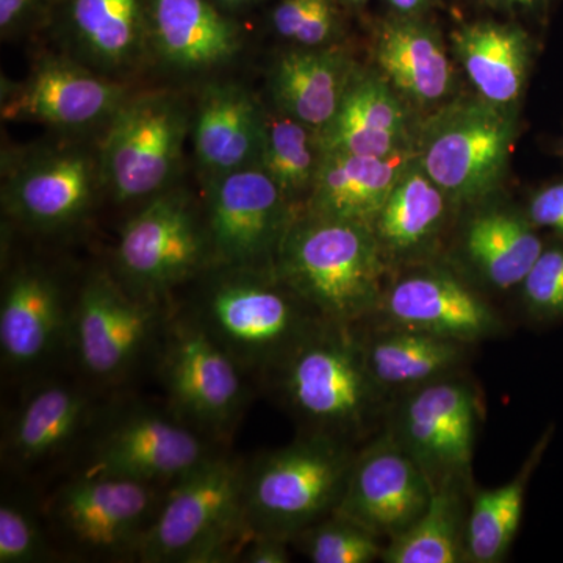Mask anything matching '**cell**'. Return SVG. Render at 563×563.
<instances>
[{
  "label": "cell",
  "instance_id": "obj_12",
  "mask_svg": "<svg viewBox=\"0 0 563 563\" xmlns=\"http://www.w3.org/2000/svg\"><path fill=\"white\" fill-rule=\"evenodd\" d=\"M292 203L261 166L211 177L206 192L211 268L274 272Z\"/></svg>",
  "mask_w": 563,
  "mask_h": 563
},
{
  "label": "cell",
  "instance_id": "obj_22",
  "mask_svg": "<svg viewBox=\"0 0 563 563\" xmlns=\"http://www.w3.org/2000/svg\"><path fill=\"white\" fill-rule=\"evenodd\" d=\"M413 161L409 147L385 157L322 152L306 211L373 229L393 188Z\"/></svg>",
  "mask_w": 563,
  "mask_h": 563
},
{
  "label": "cell",
  "instance_id": "obj_29",
  "mask_svg": "<svg viewBox=\"0 0 563 563\" xmlns=\"http://www.w3.org/2000/svg\"><path fill=\"white\" fill-rule=\"evenodd\" d=\"M376 58L393 87L422 106L443 99L453 85V68L439 33L409 14L380 25Z\"/></svg>",
  "mask_w": 563,
  "mask_h": 563
},
{
  "label": "cell",
  "instance_id": "obj_32",
  "mask_svg": "<svg viewBox=\"0 0 563 563\" xmlns=\"http://www.w3.org/2000/svg\"><path fill=\"white\" fill-rule=\"evenodd\" d=\"M448 202L450 199L415 158L374 222L373 232L385 261L413 257L435 242L446 220Z\"/></svg>",
  "mask_w": 563,
  "mask_h": 563
},
{
  "label": "cell",
  "instance_id": "obj_17",
  "mask_svg": "<svg viewBox=\"0 0 563 563\" xmlns=\"http://www.w3.org/2000/svg\"><path fill=\"white\" fill-rule=\"evenodd\" d=\"M369 320L466 346L504 332L503 318L479 292L453 273L437 268L406 274L385 287L379 309Z\"/></svg>",
  "mask_w": 563,
  "mask_h": 563
},
{
  "label": "cell",
  "instance_id": "obj_4",
  "mask_svg": "<svg viewBox=\"0 0 563 563\" xmlns=\"http://www.w3.org/2000/svg\"><path fill=\"white\" fill-rule=\"evenodd\" d=\"M246 463L214 454L174 481L140 544V562L211 563L240 558L254 537L244 518Z\"/></svg>",
  "mask_w": 563,
  "mask_h": 563
},
{
  "label": "cell",
  "instance_id": "obj_40",
  "mask_svg": "<svg viewBox=\"0 0 563 563\" xmlns=\"http://www.w3.org/2000/svg\"><path fill=\"white\" fill-rule=\"evenodd\" d=\"M52 0H0V32L5 36L31 27L49 9Z\"/></svg>",
  "mask_w": 563,
  "mask_h": 563
},
{
  "label": "cell",
  "instance_id": "obj_1",
  "mask_svg": "<svg viewBox=\"0 0 563 563\" xmlns=\"http://www.w3.org/2000/svg\"><path fill=\"white\" fill-rule=\"evenodd\" d=\"M269 376L306 433L357 448L387 415L388 402L368 372L357 325L322 321Z\"/></svg>",
  "mask_w": 563,
  "mask_h": 563
},
{
  "label": "cell",
  "instance_id": "obj_18",
  "mask_svg": "<svg viewBox=\"0 0 563 563\" xmlns=\"http://www.w3.org/2000/svg\"><path fill=\"white\" fill-rule=\"evenodd\" d=\"M73 302L38 266L14 269L0 299V357L11 373H33L69 347Z\"/></svg>",
  "mask_w": 563,
  "mask_h": 563
},
{
  "label": "cell",
  "instance_id": "obj_8",
  "mask_svg": "<svg viewBox=\"0 0 563 563\" xmlns=\"http://www.w3.org/2000/svg\"><path fill=\"white\" fill-rule=\"evenodd\" d=\"M483 399L461 373L393 399L385 429L428 476L444 485L473 488V459L483 421Z\"/></svg>",
  "mask_w": 563,
  "mask_h": 563
},
{
  "label": "cell",
  "instance_id": "obj_25",
  "mask_svg": "<svg viewBox=\"0 0 563 563\" xmlns=\"http://www.w3.org/2000/svg\"><path fill=\"white\" fill-rule=\"evenodd\" d=\"M354 76L350 58L333 47L287 52L269 77L274 106L320 133L339 111Z\"/></svg>",
  "mask_w": 563,
  "mask_h": 563
},
{
  "label": "cell",
  "instance_id": "obj_42",
  "mask_svg": "<svg viewBox=\"0 0 563 563\" xmlns=\"http://www.w3.org/2000/svg\"><path fill=\"white\" fill-rule=\"evenodd\" d=\"M388 3L398 11L399 14H412L418 13L431 3V0H388Z\"/></svg>",
  "mask_w": 563,
  "mask_h": 563
},
{
  "label": "cell",
  "instance_id": "obj_39",
  "mask_svg": "<svg viewBox=\"0 0 563 563\" xmlns=\"http://www.w3.org/2000/svg\"><path fill=\"white\" fill-rule=\"evenodd\" d=\"M528 217L537 228L550 229L563 239V181L536 192L529 203Z\"/></svg>",
  "mask_w": 563,
  "mask_h": 563
},
{
  "label": "cell",
  "instance_id": "obj_16",
  "mask_svg": "<svg viewBox=\"0 0 563 563\" xmlns=\"http://www.w3.org/2000/svg\"><path fill=\"white\" fill-rule=\"evenodd\" d=\"M101 185L99 157L80 147L44 150L25 157L9 174L3 209L31 231L58 232L87 217Z\"/></svg>",
  "mask_w": 563,
  "mask_h": 563
},
{
  "label": "cell",
  "instance_id": "obj_21",
  "mask_svg": "<svg viewBox=\"0 0 563 563\" xmlns=\"http://www.w3.org/2000/svg\"><path fill=\"white\" fill-rule=\"evenodd\" d=\"M95 402L87 388L68 383L33 388L10 420L3 459L16 468H33L68 451L95 422Z\"/></svg>",
  "mask_w": 563,
  "mask_h": 563
},
{
  "label": "cell",
  "instance_id": "obj_33",
  "mask_svg": "<svg viewBox=\"0 0 563 563\" xmlns=\"http://www.w3.org/2000/svg\"><path fill=\"white\" fill-rule=\"evenodd\" d=\"M473 488L444 485L407 531L388 540L385 563H468L466 526Z\"/></svg>",
  "mask_w": 563,
  "mask_h": 563
},
{
  "label": "cell",
  "instance_id": "obj_36",
  "mask_svg": "<svg viewBox=\"0 0 563 563\" xmlns=\"http://www.w3.org/2000/svg\"><path fill=\"white\" fill-rule=\"evenodd\" d=\"M526 317L536 324L563 321V239L544 244L520 287Z\"/></svg>",
  "mask_w": 563,
  "mask_h": 563
},
{
  "label": "cell",
  "instance_id": "obj_2",
  "mask_svg": "<svg viewBox=\"0 0 563 563\" xmlns=\"http://www.w3.org/2000/svg\"><path fill=\"white\" fill-rule=\"evenodd\" d=\"M387 273L373 229L303 211L282 240L274 274L322 320L357 325L379 309Z\"/></svg>",
  "mask_w": 563,
  "mask_h": 563
},
{
  "label": "cell",
  "instance_id": "obj_10",
  "mask_svg": "<svg viewBox=\"0 0 563 563\" xmlns=\"http://www.w3.org/2000/svg\"><path fill=\"white\" fill-rule=\"evenodd\" d=\"M190 129V114L177 96L125 99L107 122L99 150L102 184L118 202L158 195L179 166Z\"/></svg>",
  "mask_w": 563,
  "mask_h": 563
},
{
  "label": "cell",
  "instance_id": "obj_45",
  "mask_svg": "<svg viewBox=\"0 0 563 563\" xmlns=\"http://www.w3.org/2000/svg\"><path fill=\"white\" fill-rule=\"evenodd\" d=\"M343 2L352 3V5H361V3H365L366 0H343Z\"/></svg>",
  "mask_w": 563,
  "mask_h": 563
},
{
  "label": "cell",
  "instance_id": "obj_35",
  "mask_svg": "<svg viewBox=\"0 0 563 563\" xmlns=\"http://www.w3.org/2000/svg\"><path fill=\"white\" fill-rule=\"evenodd\" d=\"M313 563H373L380 561L384 540L361 525L331 514L291 540Z\"/></svg>",
  "mask_w": 563,
  "mask_h": 563
},
{
  "label": "cell",
  "instance_id": "obj_37",
  "mask_svg": "<svg viewBox=\"0 0 563 563\" xmlns=\"http://www.w3.org/2000/svg\"><path fill=\"white\" fill-rule=\"evenodd\" d=\"M274 32L299 47H325L339 32L333 0H280L272 13Z\"/></svg>",
  "mask_w": 563,
  "mask_h": 563
},
{
  "label": "cell",
  "instance_id": "obj_6",
  "mask_svg": "<svg viewBox=\"0 0 563 563\" xmlns=\"http://www.w3.org/2000/svg\"><path fill=\"white\" fill-rule=\"evenodd\" d=\"M169 301L133 295L120 279L96 273L81 285L73 306L69 347L92 385L121 384L146 357H155Z\"/></svg>",
  "mask_w": 563,
  "mask_h": 563
},
{
  "label": "cell",
  "instance_id": "obj_41",
  "mask_svg": "<svg viewBox=\"0 0 563 563\" xmlns=\"http://www.w3.org/2000/svg\"><path fill=\"white\" fill-rule=\"evenodd\" d=\"M287 540L272 536H254L240 554V562L246 563H288L290 551Z\"/></svg>",
  "mask_w": 563,
  "mask_h": 563
},
{
  "label": "cell",
  "instance_id": "obj_44",
  "mask_svg": "<svg viewBox=\"0 0 563 563\" xmlns=\"http://www.w3.org/2000/svg\"><path fill=\"white\" fill-rule=\"evenodd\" d=\"M213 2L220 5L221 9L240 10L254 5L258 0H213Z\"/></svg>",
  "mask_w": 563,
  "mask_h": 563
},
{
  "label": "cell",
  "instance_id": "obj_27",
  "mask_svg": "<svg viewBox=\"0 0 563 563\" xmlns=\"http://www.w3.org/2000/svg\"><path fill=\"white\" fill-rule=\"evenodd\" d=\"M406 111L374 76H354L340 109L320 133L321 150L385 157L407 147Z\"/></svg>",
  "mask_w": 563,
  "mask_h": 563
},
{
  "label": "cell",
  "instance_id": "obj_26",
  "mask_svg": "<svg viewBox=\"0 0 563 563\" xmlns=\"http://www.w3.org/2000/svg\"><path fill=\"white\" fill-rule=\"evenodd\" d=\"M147 0H62L66 35L85 60L113 73L147 51Z\"/></svg>",
  "mask_w": 563,
  "mask_h": 563
},
{
  "label": "cell",
  "instance_id": "obj_5",
  "mask_svg": "<svg viewBox=\"0 0 563 563\" xmlns=\"http://www.w3.org/2000/svg\"><path fill=\"white\" fill-rule=\"evenodd\" d=\"M358 448L302 432L287 446L247 463L244 518L254 536L291 543L339 506Z\"/></svg>",
  "mask_w": 563,
  "mask_h": 563
},
{
  "label": "cell",
  "instance_id": "obj_11",
  "mask_svg": "<svg viewBox=\"0 0 563 563\" xmlns=\"http://www.w3.org/2000/svg\"><path fill=\"white\" fill-rule=\"evenodd\" d=\"M166 488L81 473L55 492L46 515L74 553L92 559H136Z\"/></svg>",
  "mask_w": 563,
  "mask_h": 563
},
{
  "label": "cell",
  "instance_id": "obj_9",
  "mask_svg": "<svg viewBox=\"0 0 563 563\" xmlns=\"http://www.w3.org/2000/svg\"><path fill=\"white\" fill-rule=\"evenodd\" d=\"M120 280L133 295L169 301V292L211 268L206 221L181 191H162L122 225Z\"/></svg>",
  "mask_w": 563,
  "mask_h": 563
},
{
  "label": "cell",
  "instance_id": "obj_15",
  "mask_svg": "<svg viewBox=\"0 0 563 563\" xmlns=\"http://www.w3.org/2000/svg\"><path fill=\"white\" fill-rule=\"evenodd\" d=\"M432 484L387 429L358 448L333 514L379 539H395L428 509Z\"/></svg>",
  "mask_w": 563,
  "mask_h": 563
},
{
  "label": "cell",
  "instance_id": "obj_43",
  "mask_svg": "<svg viewBox=\"0 0 563 563\" xmlns=\"http://www.w3.org/2000/svg\"><path fill=\"white\" fill-rule=\"evenodd\" d=\"M493 5L504 7H521V9H533V7L540 5L543 0H487Z\"/></svg>",
  "mask_w": 563,
  "mask_h": 563
},
{
  "label": "cell",
  "instance_id": "obj_31",
  "mask_svg": "<svg viewBox=\"0 0 563 563\" xmlns=\"http://www.w3.org/2000/svg\"><path fill=\"white\" fill-rule=\"evenodd\" d=\"M554 431L553 424L544 429L509 483L473 492L466 526L468 563L506 561L520 532L529 484L553 442Z\"/></svg>",
  "mask_w": 563,
  "mask_h": 563
},
{
  "label": "cell",
  "instance_id": "obj_13",
  "mask_svg": "<svg viewBox=\"0 0 563 563\" xmlns=\"http://www.w3.org/2000/svg\"><path fill=\"white\" fill-rule=\"evenodd\" d=\"M211 443L169 409L133 407L103 426L84 474L169 487L218 454Z\"/></svg>",
  "mask_w": 563,
  "mask_h": 563
},
{
  "label": "cell",
  "instance_id": "obj_19",
  "mask_svg": "<svg viewBox=\"0 0 563 563\" xmlns=\"http://www.w3.org/2000/svg\"><path fill=\"white\" fill-rule=\"evenodd\" d=\"M128 91L79 63L46 58L27 80L3 91L5 120L35 121L60 129H87L109 122Z\"/></svg>",
  "mask_w": 563,
  "mask_h": 563
},
{
  "label": "cell",
  "instance_id": "obj_20",
  "mask_svg": "<svg viewBox=\"0 0 563 563\" xmlns=\"http://www.w3.org/2000/svg\"><path fill=\"white\" fill-rule=\"evenodd\" d=\"M147 49L180 73H207L239 55V22L213 0H147Z\"/></svg>",
  "mask_w": 563,
  "mask_h": 563
},
{
  "label": "cell",
  "instance_id": "obj_14",
  "mask_svg": "<svg viewBox=\"0 0 563 563\" xmlns=\"http://www.w3.org/2000/svg\"><path fill=\"white\" fill-rule=\"evenodd\" d=\"M515 139L506 107L483 101L448 110L432 125L420 163L454 203L481 201L501 179Z\"/></svg>",
  "mask_w": 563,
  "mask_h": 563
},
{
  "label": "cell",
  "instance_id": "obj_34",
  "mask_svg": "<svg viewBox=\"0 0 563 563\" xmlns=\"http://www.w3.org/2000/svg\"><path fill=\"white\" fill-rule=\"evenodd\" d=\"M322 158L318 132L288 114L263 110L261 168L292 203L310 195Z\"/></svg>",
  "mask_w": 563,
  "mask_h": 563
},
{
  "label": "cell",
  "instance_id": "obj_23",
  "mask_svg": "<svg viewBox=\"0 0 563 563\" xmlns=\"http://www.w3.org/2000/svg\"><path fill=\"white\" fill-rule=\"evenodd\" d=\"M191 132L196 158L209 179L261 166L263 110L240 85L207 87L192 118Z\"/></svg>",
  "mask_w": 563,
  "mask_h": 563
},
{
  "label": "cell",
  "instance_id": "obj_7",
  "mask_svg": "<svg viewBox=\"0 0 563 563\" xmlns=\"http://www.w3.org/2000/svg\"><path fill=\"white\" fill-rule=\"evenodd\" d=\"M155 362L179 420L213 442L232 432L250 398L246 373L190 313L173 310Z\"/></svg>",
  "mask_w": 563,
  "mask_h": 563
},
{
  "label": "cell",
  "instance_id": "obj_38",
  "mask_svg": "<svg viewBox=\"0 0 563 563\" xmlns=\"http://www.w3.org/2000/svg\"><path fill=\"white\" fill-rule=\"evenodd\" d=\"M51 544L38 517L31 507L16 499L0 504V563L47 561Z\"/></svg>",
  "mask_w": 563,
  "mask_h": 563
},
{
  "label": "cell",
  "instance_id": "obj_24",
  "mask_svg": "<svg viewBox=\"0 0 563 563\" xmlns=\"http://www.w3.org/2000/svg\"><path fill=\"white\" fill-rule=\"evenodd\" d=\"M357 331L368 372L388 406L406 393L461 373L468 357L466 344L413 329L379 322L372 332Z\"/></svg>",
  "mask_w": 563,
  "mask_h": 563
},
{
  "label": "cell",
  "instance_id": "obj_30",
  "mask_svg": "<svg viewBox=\"0 0 563 563\" xmlns=\"http://www.w3.org/2000/svg\"><path fill=\"white\" fill-rule=\"evenodd\" d=\"M462 247L484 284L507 291L520 287L544 243L528 213L488 210L468 221Z\"/></svg>",
  "mask_w": 563,
  "mask_h": 563
},
{
  "label": "cell",
  "instance_id": "obj_3",
  "mask_svg": "<svg viewBox=\"0 0 563 563\" xmlns=\"http://www.w3.org/2000/svg\"><path fill=\"white\" fill-rule=\"evenodd\" d=\"M188 313L246 374L269 376L321 324L274 272L210 268Z\"/></svg>",
  "mask_w": 563,
  "mask_h": 563
},
{
  "label": "cell",
  "instance_id": "obj_28",
  "mask_svg": "<svg viewBox=\"0 0 563 563\" xmlns=\"http://www.w3.org/2000/svg\"><path fill=\"white\" fill-rule=\"evenodd\" d=\"M453 47L485 101L509 109L520 99L532 54L531 40L523 29L473 22L453 33Z\"/></svg>",
  "mask_w": 563,
  "mask_h": 563
}]
</instances>
